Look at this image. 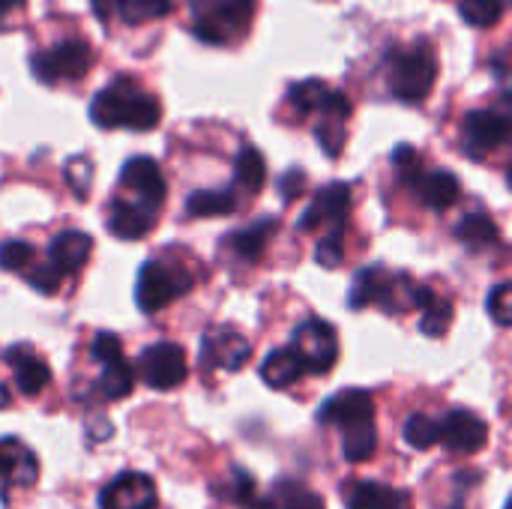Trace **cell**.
Masks as SVG:
<instances>
[{"label":"cell","mask_w":512,"mask_h":509,"mask_svg":"<svg viewBox=\"0 0 512 509\" xmlns=\"http://www.w3.org/2000/svg\"><path fill=\"white\" fill-rule=\"evenodd\" d=\"M162 117V105L153 93L141 90L132 78L120 75L102 87L90 102V120L99 129H132L150 132Z\"/></svg>","instance_id":"1"},{"label":"cell","mask_w":512,"mask_h":509,"mask_svg":"<svg viewBox=\"0 0 512 509\" xmlns=\"http://www.w3.org/2000/svg\"><path fill=\"white\" fill-rule=\"evenodd\" d=\"M192 33L210 45H231L246 36L255 0H189Z\"/></svg>","instance_id":"2"},{"label":"cell","mask_w":512,"mask_h":509,"mask_svg":"<svg viewBox=\"0 0 512 509\" xmlns=\"http://www.w3.org/2000/svg\"><path fill=\"white\" fill-rule=\"evenodd\" d=\"M195 285L192 273L183 270L180 264H168V261H147L138 270L135 279V303L144 315H153L165 306H171L174 300H180L183 294H189Z\"/></svg>","instance_id":"3"},{"label":"cell","mask_w":512,"mask_h":509,"mask_svg":"<svg viewBox=\"0 0 512 509\" xmlns=\"http://www.w3.org/2000/svg\"><path fill=\"white\" fill-rule=\"evenodd\" d=\"M438 78V60L429 45H414L393 54L390 66V93L405 105H420L429 99Z\"/></svg>","instance_id":"4"},{"label":"cell","mask_w":512,"mask_h":509,"mask_svg":"<svg viewBox=\"0 0 512 509\" xmlns=\"http://www.w3.org/2000/svg\"><path fill=\"white\" fill-rule=\"evenodd\" d=\"M90 66H93V51L84 39H66L30 57V69L42 84L81 81Z\"/></svg>","instance_id":"5"},{"label":"cell","mask_w":512,"mask_h":509,"mask_svg":"<svg viewBox=\"0 0 512 509\" xmlns=\"http://www.w3.org/2000/svg\"><path fill=\"white\" fill-rule=\"evenodd\" d=\"M291 348L300 354L306 372H312V375H327L339 360V336H336L333 324H327L321 318L303 321L294 330Z\"/></svg>","instance_id":"6"},{"label":"cell","mask_w":512,"mask_h":509,"mask_svg":"<svg viewBox=\"0 0 512 509\" xmlns=\"http://www.w3.org/2000/svg\"><path fill=\"white\" fill-rule=\"evenodd\" d=\"M138 375L150 390H174L186 381V351L174 342H153L138 354Z\"/></svg>","instance_id":"7"},{"label":"cell","mask_w":512,"mask_h":509,"mask_svg":"<svg viewBox=\"0 0 512 509\" xmlns=\"http://www.w3.org/2000/svg\"><path fill=\"white\" fill-rule=\"evenodd\" d=\"M512 138V117L492 111V108H477L465 117L462 123V144L471 159H483L486 153L498 150Z\"/></svg>","instance_id":"8"},{"label":"cell","mask_w":512,"mask_h":509,"mask_svg":"<svg viewBox=\"0 0 512 509\" xmlns=\"http://www.w3.org/2000/svg\"><path fill=\"white\" fill-rule=\"evenodd\" d=\"M156 483L141 471H123L99 492V509H156Z\"/></svg>","instance_id":"9"},{"label":"cell","mask_w":512,"mask_h":509,"mask_svg":"<svg viewBox=\"0 0 512 509\" xmlns=\"http://www.w3.org/2000/svg\"><path fill=\"white\" fill-rule=\"evenodd\" d=\"M252 357V345L243 333L231 330V327H216L204 336L201 342V363L207 369H225V372H237L249 363Z\"/></svg>","instance_id":"10"},{"label":"cell","mask_w":512,"mask_h":509,"mask_svg":"<svg viewBox=\"0 0 512 509\" xmlns=\"http://www.w3.org/2000/svg\"><path fill=\"white\" fill-rule=\"evenodd\" d=\"M318 420L324 426H336L342 432L363 426V423H375V399L366 390H342L321 405Z\"/></svg>","instance_id":"11"},{"label":"cell","mask_w":512,"mask_h":509,"mask_svg":"<svg viewBox=\"0 0 512 509\" xmlns=\"http://www.w3.org/2000/svg\"><path fill=\"white\" fill-rule=\"evenodd\" d=\"M120 183L126 189H132L138 195V201L147 207V210H159L165 195H168V183L156 165V159L150 156H132L123 168H120Z\"/></svg>","instance_id":"12"},{"label":"cell","mask_w":512,"mask_h":509,"mask_svg":"<svg viewBox=\"0 0 512 509\" xmlns=\"http://www.w3.org/2000/svg\"><path fill=\"white\" fill-rule=\"evenodd\" d=\"M441 441H444V447L450 453L471 456V453H480L489 444V426L474 411L456 408L441 420Z\"/></svg>","instance_id":"13"},{"label":"cell","mask_w":512,"mask_h":509,"mask_svg":"<svg viewBox=\"0 0 512 509\" xmlns=\"http://www.w3.org/2000/svg\"><path fill=\"white\" fill-rule=\"evenodd\" d=\"M351 210V186L348 183H330L324 189H318V195L312 198V204L303 210L297 228L300 231H315L318 225H336L345 222Z\"/></svg>","instance_id":"14"},{"label":"cell","mask_w":512,"mask_h":509,"mask_svg":"<svg viewBox=\"0 0 512 509\" xmlns=\"http://www.w3.org/2000/svg\"><path fill=\"white\" fill-rule=\"evenodd\" d=\"M39 477L36 453L18 438H0V483L3 486H33Z\"/></svg>","instance_id":"15"},{"label":"cell","mask_w":512,"mask_h":509,"mask_svg":"<svg viewBox=\"0 0 512 509\" xmlns=\"http://www.w3.org/2000/svg\"><path fill=\"white\" fill-rule=\"evenodd\" d=\"M408 186L429 210H450L462 195V186L450 171H420L408 180Z\"/></svg>","instance_id":"16"},{"label":"cell","mask_w":512,"mask_h":509,"mask_svg":"<svg viewBox=\"0 0 512 509\" xmlns=\"http://www.w3.org/2000/svg\"><path fill=\"white\" fill-rule=\"evenodd\" d=\"M6 363L12 366V375H15V387L24 393V396H39L48 381H51V369L27 348V345H12L6 351Z\"/></svg>","instance_id":"17"},{"label":"cell","mask_w":512,"mask_h":509,"mask_svg":"<svg viewBox=\"0 0 512 509\" xmlns=\"http://www.w3.org/2000/svg\"><path fill=\"white\" fill-rule=\"evenodd\" d=\"M90 252H93L90 234H84V231H60L48 246V261L66 276V273H78L87 264Z\"/></svg>","instance_id":"18"},{"label":"cell","mask_w":512,"mask_h":509,"mask_svg":"<svg viewBox=\"0 0 512 509\" xmlns=\"http://www.w3.org/2000/svg\"><path fill=\"white\" fill-rule=\"evenodd\" d=\"M345 504L348 509H411V501L405 492L390 489L384 483H354L345 489Z\"/></svg>","instance_id":"19"},{"label":"cell","mask_w":512,"mask_h":509,"mask_svg":"<svg viewBox=\"0 0 512 509\" xmlns=\"http://www.w3.org/2000/svg\"><path fill=\"white\" fill-rule=\"evenodd\" d=\"M156 219H153V210H147L144 204H126V201H117L108 213V231L120 240H141L153 231Z\"/></svg>","instance_id":"20"},{"label":"cell","mask_w":512,"mask_h":509,"mask_svg":"<svg viewBox=\"0 0 512 509\" xmlns=\"http://www.w3.org/2000/svg\"><path fill=\"white\" fill-rule=\"evenodd\" d=\"M303 375H306V366H303V360H300V354L294 348H276L261 363V378L273 390H285V387L297 384Z\"/></svg>","instance_id":"21"},{"label":"cell","mask_w":512,"mask_h":509,"mask_svg":"<svg viewBox=\"0 0 512 509\" xmlns=\"http://www.w3.org/2000/svg\"><path fill=\"white\" fill-rule=\"evenodd\" d=\"M276 228H279V222H276L273 216H261V219H255L252 225H246V228L228 234V237H225V246H228L234 255L246 258V261H255V258L264 252V246L270 243V237L276 234Z\"/></svg>","instance_id":"22"},{"label":"cell","mask_w":512,"mask_h":509,"mask_svg":"<svg viewBox=\"0 0 512 509\" xmlns=\"http://www.w3.org/2000/svg\"><path fill=\"white\" fill-rule=\"evenodd\" d=\"M387 282H390V273L378 264H369L363 267L354 282H351V294H348V306L351 309H366L372 303H381L384 291H387Z\"/></svg>","instance_id":"23"},{"label":"cell","mask_w":512,"mask_h":509,"mask_svg":"<svg viewBox=\"0 0 512 509\" xmlns=\"http://www.w3.org/2000/svg\"><path fill=\"white\" fill-rule=\"evenodd\" d=\"M234 180L249 195H258L267 183V162L255 147H243L234 159Z\"/></svg>","instance_id":"24"},{"label":"cell","mask_w":512,"mask_h":509,"mask_svg":"<svg viewBox=\"0 0 512 509\" xmlns=\"http://www.w3.org/2000/svg\"><path fill=\"white\" fill-rule=\"evenodd\" d=\"M132 387H135V372H132V366H129L123 357L102 363L99 390H102V396H105L108 402H120V399H126V396L132 393Z\"/></svg>","instance_id":"25"},{"label":"cell","mask_w":512,"mask_h":509,"mask_svg":"<svg viewBox=\"0 0 512 509\" xmlns=\"http://www.w3.org/2000/svg\"><path fill=\"white\" fill-rule=\"evenodd\" d=\"M237 198L228 189H198L186 198V213L189 216H225L234 213Z\"/></svg>","instance_id":"26"},{"label":"cell","mask_w":512,"mask_h":509,"mask_svg":"<svg viewBox=\"0 0 512 509\" xmlns=\"http://www.w3.org/2000/svg\"><path fill=\"white\" fill-rule=\"evenodd\" d=\"M375 444H378L375 423H363V426H354V429H345L342 432V456L351 465H360V462L372 459Z\"/></svg>","instance_id":"27"},{"label":"cell","mask_w":512,"mask_h":509,"mask_svg":"<svg viewBox=\"0 0 512 509\" xmlns=\"http://www.w3.org/2000/svg\"><path fill=\"white\" fill-rule=\"evenodd\" d=\"M456 237L471 249H486L498 240V225L483 213H471L456 225Z\"/></svg>","instance_id":"28"},{"label":"cell","mask_w":512,"mask_h":509,"mask_svg":"<svg viewBox=\"0 0 512 509\" xmlns=\"http://www.w3.org/2000/svg\"><path fill=\"white\" fill-rule=\"evenodd\" d=\"M273 507L279 509H324V501L297 480H279L273 489Z\"/></svg>","instance_id":"29"},{"label":"cell","mask_w":512,"mask_h":509,"mask_svg":"<svg viewBox=\"0 0 512 509\" xmlns=\"http://www.w3.org/2000/svg\"><path fill=\"white\" fill-rule=\"evenodd\" d=\"M330 87L318 78H306V81H297L288 87V102L294 105L297 114H312V111H321L324 99H327Z\"/></svg>","instance_id":"30"},{"label":"cell","mask_w":512,"mask_h":509,"mask_svg":"<svg viewBox=\"0 0 512 509\" xmlns=\"http://www.w3.org/2000/svg\"><path fill=\"white\" fill-rule=\"evenodd\" d=\"M171 0H120L117 12L126 24H141V21H156L171 12Z\"/></svg>","instance_id":"31"},{"label":"cell","mask_w":512,"mask_h":509,"mask_svg":"<svg viewBox=\"0 0 512 509\" xmlns=\"http://www.w3.org/2000/svg\"><path fill=\"white\" fill-rule=\"evenodd\" d=\"M405 441L414 450H432L441 441V423H435L426 414H414L405 423Z\"/></svg>","instance_id":"32"},{"label":"cell","mask_w":512,"mask_h":509,"mask_svg":"<svg viewBox=\"0 0 512 509\" xmlns=\"http://www.w3.org/2000/svg\"><path fill=\"white\" fill-rule=\"evenodd\" d=\"M459 15L471 27H492L504 15V0H459Z\"/></svg>","instance_id":"33"},{"label":"cell","mask_w":512,"mask_h":509,"mask_svg":"<svg viewBox=\"0 0 512 509\" xmlns=\"http://www.w3.org/2000/svg\"><path fill=\"white\" fill-rule=\"evenodd\" d=\"M453 324V303L450 300H432L420 315V333L429 339H441Z\"/></svg>","instance_id":"34"},{"label":"cell","mask_w":512,"mask_h":509,"mask_svg":"<svg viewBox=\"0 0 512 509\" xmlns=\"http://www.w3.org/2000/svg\"><path fill=\"white\" fill-rule=\"evenodd\" d=\"M345 258V222H336L318 243L315 249V261L327 270H336Z\"/></svg>","instance_id":"35"},{"label":"cell","mask_w":512,"mask_h":509,"mask_svg":"<svg viewBox=\"0 0 512 509\" xmlns=\"http://www.w3.org/2000/svg\"><path fill=\"white\" fill-rule=\"evenodd\" d=\"M315 138H318L321 150H324L330 159H339V156H342V147H345V117H330V114H324L321 123L315 126Z\"/></svg>","instance_id":"36"},{"label":"cell","mask_w":512,"mask_h":509,"mask_svg":"<svg viewBox=\"0 0 512 509\" xmlns=\"http://www.w3.org/2000/svg\"><path fill=\"white\" fill-rule=\"evenodd\" d=\"M33 258H36V249L27 240H6L0 246V270H6V273L30 270Z\"/></svg>","instance_id":"37"},{"label":"cell","mask_w":512,"mask_h":509,"mask_svg":"<svg viewBox=\"0 0 512 509\" xmlns=\"http://www.w3.org/2000/svg\"><path fill=\"white\" fill-rule=\"evenodd\" d=\"M486 309L498 327H512V282H501L489 291Z\"/></svg>","instance_id":"38"},{"label":"cell","mask_w":512,"mask_h":509,"mask_svg":"<svg viewBox=\"0 0 512 509\" xmlns=\"http://www.w3.org/2000/svg\"><path fill=\"white\" fill-rule=\"evenodd\" d=\"M66 183L72 186V192L78 195V198H87V192H90V180H93V168H90V162L84 159V156H75V159H69L66 162Z\"/></svg>","instance_id":"39"},{"label":"cell","mask_w":512,"mask_h":509,"mask_svg":"<svg viewBox=\"0 0 512 509\" xmlns=\"http://www.w3.org/2000/svg\"><path fill=\"white\" fill-rule=\"evenodd\" d=\"M27 282L39 291V294H57L60 282H63V273L48 261V264H39L27 273Z\"/></svg>","instance_id":"40"},{"label":"cell","mask_w":512,"mask_h":509,"mask_svg":"<svg viewBox=\"0 0 512 509\" xmlns=\"http://www.w3.org/2000/svg\"><path fill=\"white\" fill-rule=\"evenodd\" d=\"M393 165H396V171L402 174L405 183H408L414 174L423 171V159H420V153H417L411 144H399V147L393 150Z\"/></svg>","instance_id":"41"},{"label":"cell","mask_w":512,"mask_h":509,"mask_svg":"<svg viewBox=\"0 0 512 509\" xmlns=\"http://www.w3.org/2000/svg\"><path fill=\"white\" fill-rule=\"evenodd\" d=\"M90 351H93V360H99V363H108V360L123 357V345H120V339H117L114 333H105V330L93 336Z\"/></svg>","instance_id":"42"},{"label":"cell","mask_w":512,"mask_h":509,"mask_svg":"<svg viewBox=\"0 0 512 509\" xmlns=\"http://www.w3.org/2000/svg\"><path fill=\"white\" fill-rule=\"evenodd\" d=\"M276 189H279L282 201L291 204V201H297V198L303 195V189H306V174H303L300 168H291V171H285V174L279 177Z\"/></svg>","instance_id":"43"},{"label":"cell","mask_w":512,"mask_h":509,"mask_svg":"<svg viewBox=\"0 0 512 509\" xmlns=\"http://www.w3.org/2000/svg\"><path fill=\"white\" fill-rule=\"evenodd\" d=\"M117 3H120V0H90L93 15H99L102 21H105V18H111V12H117Z\"/></svg>","instance_id":"44"},{"label":"cell","mask_w":512,"mask_h":509,"mask_svg":"<svg viewBox=\"0 0 512 509\" xmlns=\"http://www.w3.org/2000/svg\"><path fill=\"white\" fill-rule=\"evenodd\" d=\"M18 3H24V0H0V18H3L6 9H12V6H18Z\"/></svg>","instance_id":"45"},{"label":"cell","mask_w":512,"mask_h":509,"mask_svg":"<svg viewBox=\"0 0 512 509\" xmlns=\"http://www.w3.org/2000/svg\"><path fill=\"white\" fill-rule=\"evenodd\" d=\"M0 408H9V393H6L3 384H0Z\"/></svg>","instance_id":"46"},{"label":"cell","mask_w":512,"mask_h":509,"mask_svg":"<svg viewBox=\"0 0 512 509\" xmlns=\"http://www.w3.org/2000/svg\"><path fill=\"white\" fill-rule=\"evenodd\" d=\"M507 180H510V186H512V168H510V174H507Z\"/></svg>","instance_id":"47"},{"label":"cell","mask_w":512,"mask_h":509,"mask_svg":"<svg viewBox=\"0 0 512 509\" xmlns=\"http://www.w3.org/2000/svg\"><path fill=\"white\" fill-rule=\"evenodd\" d=\"M507 509H512V498H510V504H507Z\"/></svg>","instance_id":"48"},{"label":"cell","mask_w":512,"mask_h":509,"mask_svg":"<svg viewBox=\"0 0 512 509\" xmlns=\"http://www.w3.org/2000/svg\"><path fill=\"white\" fill-rule=\"evenodd\" d=\"M507 3H512V0H507Z\"/></svg>","instance_id":"49"}]
</instances>
